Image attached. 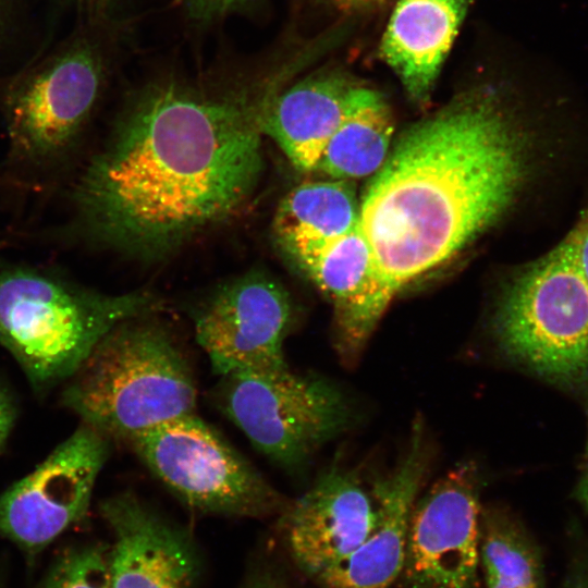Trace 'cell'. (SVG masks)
I'll list each match as a JSON object with an SVG mask.
<instances>
[{
    "mask_svg": "<svg viewBox=\"0 0 588 588\" xmlns=\"http://www.w3.org/2000/svg\"><path fill=\"white\" fill-rule=\"evenodd\" d=\"M128 444L192 510L265 517L281 514L287 504L243 455L195 414L148 430Z\"/></svg>",
    "mask_w": 588,
    "mask_h": 588,
    "instance_id": "8992f818",
    "label": "cell"
},
{
    "mask_svg": "<svg viewBox=\"0 0 588 588\" xmlns=\"http://www.w3.org/2000/svg\"><path fill=\"white\" fill-rule=\"evenodd\" d=\"M393 131L392 112L383 95L362 86L315 171L347 181L376 173L390 152Z\"/></svg>",
    "mask_w": 588,
    "mask_h": 588,
    "instance_id": "d6986e66",
    "label": "cell"
},
{
    "mask_svg": "<svg viewBox=\"0 0 588 588\" xmlns=\"http://www.w3.org/2000/svg\"><path fill=\"white\" fill-rule=\"evenodd\" d=\"M160 306L146 291L107 295L11 268L0 271V345L44 391L70 379L115 326Z\"/></svg>",
    "mask_w": 588,
    "mask_h": 588,
    "instance_id": "277c9868",
    "label": "cell"
},
{
    "mask_svg": "<svg viewBox=\"0 0 588 588\" xmlns=\"http://www.w3.org/2000/svg\"><path fill=\"white\" fill-rule=\"evenodd\" d=\"M0 588H8V585L5 583V577L1 568H0Z\"/></svg>",
    "mask_w": 588,
    "mask_h": 588,
    "instance_id": "f546056e",
    "label": "cell"
},
{
    "mask_svg": "<svg viewBox=\"0 0 588 588\" xmlns=\"http://www.w3.org/2000/svg\"><path fill=\"white\" fill-rule=\"evenodd\" d=\"M293 309L285 289L250 272L218 289L194 318L195 338L222 377L287 366L283 343Z\"/></svg>",
    "mask_w": 588,
    "mask_h": 588,
    "instance_id": "9c48e42d",
    "label": "cell"
},
{
    "mask_svg": "<svg viewBox=\"0 0 588 588\" xmlns=\"http://www.w3.org/2000/svg\"><path fill=\"white\" fill-rule=\"evenodd\" d=\"M102 75L99 53L83 44L32 77L8 105V132L13 150L34 161L63 154L89 115Z\"/></svg>",
    "mask_w": 588,
    "mask_h": 588,
    "instance_id": "8fae6325",
    "label": "cell"
},
{
    "mask_svg": "<svg viewBox=\"0 0 588 588\" xmlns=\"http://www.w3.org/2000/svg\"><path fill=\"white\" fill-rule=\"evenodd\" d=\"M142 317L111 329L70 378L62 403L84 424L127 443L193 415L197 389L172 334Z\"/></svg>",
    "mask_w": 588,
    "mask_h": 588,
    "instance_id": "3957f363",
    "label": "cell"
},
{
    "mask_svg": "<svg viewBox=\"0 0 588 588\" xmlns=\"http://www.w3.org/2000/svg\"><path fill=\"white\" fill-rule=\"evenodd\" d=\"M244 588H286L279 576L271 572H260L248 580Z\"/></svg>",
    "mask_w": 588,
    "mask_h": 588,
    "instance_id": "484cf974",
    "label": "cell"
},
{
    "mask_svg": "<svg viewBox=\"0 0 588 588\" xmlns=\"http://www.w3.org/2000/svg\"><path fill=\"white\" fill-rule=\"evenodd\" d=\"M419 421L395 470L375 488L376 522L364 542L317 581L324 588H389L402 574L409 517L427 469Z\"/></svg>",
    "mask_w": 588,
    "mask_h": 588,
    "instance_id": "5bb4252c",
    "label": "cell"
},
{
    "mask_svg": "<svg viewBox=\"0 0 588 588\" xmlns=\"http://www.w3.org/2000/svg\"><path fill=\"white\" fill-rule=\"evenodd\" d=\"M362 87L339 70H322L282 88L268 105L262 133L299 171H315Z\"/></svg>",
    "mask_w": 588,
    "mask_h": 588,
    "instance_id": "9a60e30c",
    "label": "cell"
},
{
    "mask_svg": "<svg viewBox=\"0 0 588 588\" xmlns=\"http://www.w3.org/2000/svg\"><path fill=\"white\" fill-rule=\"evenodd\" d=\"M576 495L585 509L588 511V470L586 471L584 478L581 479Z\"/></svg>",
    "mask_w": 588,
    "mask_h": 588,
    "instance_id": "83f0119b",
    "label": "cell"
},
{
    "mask_svg": "<svg viewBox=\"0 0 588 588\" xmlns=\"http://www.w3.org/2000/svg\"><path fill=\"white\" fill-rule=\"evenodd\" d=\"M467 7L468 0L397 1L380 54L415 103L429 100Z\"/></svg>",
    "mask_w": 588,
    "mask_h": 588,
    "instance_id": "e0dca14e",
    "label": "cell"
},
{
    "mask_svg": "<svg viewBox=\"0 0 588 588\" xmlns=\"http://www.w3.org/2000/svg\"><path fill=\"white\" fill-rule=\"evenodd\" d=\"M563 588H588V552H576L568 558Z\"/></svg>",
    "mask_w": 588,
    "mask_h": 588,
    "instance_id": "d4e9b609",
    "label": "cell"
},
{
    "mask_svg": "<svg viewBox=\"0 0 588 588\" xmlns=\"http://www.w3.org/2000/svg\"><path fill=\"white\" fill-rule=\"evenodd\" d=\"M100 512L113 532L111 588H192L197 556L182 529L131 492L105 500Z\"/></svg>",
    "mask_w": 588,
    "mask_h": 588,
    "instance_id": "4fadbf2b",
    "label": "cell"
},
{
    "mask_svg": "<svg viewBox=\"0 0 588 588\" xmlns=\"http://www.w3.org/2000/svg\"><path fill=\"white\" fill-rule=\"evenodd\" d=\"M188 9L198 17H220L242 9L253 0H184Z\"/></svg>",
    "mask_w": 588,
    "mask_h": 588,
    "instance_id": "603a6c76",
    "label": "cell"
},
{
    "mask_svg": "<svg viewBox=\"0 0 588 588\" xmlns=\"http://www.w3.org/2000/svg\"><path fill=\"white\" fill-rule=\"evenodd\" d=\"M479 563L487 588H542L540 550L523 524L503 510L481 511Z\"/></svg>",
    "mask_w": 588,
    "mask_h": 588,
    "instance_id": "ffe728a7",
    "label": "cell"
},
{
    "mask_svg": "<svg viewBox=\"0 0 588 588\" xmlns=\"http://www.w3.org/2000/svg\"><path fill=\"white\" fill-rule=\"evenodd\" d=\"M587 455H588V443H587Z\"/></svg>",
    "mask_w": 588,
    "mask_h": 588,
    "instance_id": "4dcf8cb0",
    "label": "cell"
},
{
    "mask_svg": "<svg viewBox=\"0 0 588 588\" xmlns=\"http://www.w3.org/2000/svg\"><path fill=\"white\" fill-rule=\"evenodd\" d=\"M41 588H111L108 550L97 544L65 550L50 567Z\"/></svg>",
    "mask_w": 588,
    "mask_h": 588,
    "instance_id": "44dd1931",
    "label": "cell"
},
{
    "mask_svg": "<svg viewBox=\"0 0 588 588\" xmlns=\"http://www.w3.org/2000/svg\"><path fill=\"white\" fill-rule=\"evenodd\" d=\"M81 2L87 5H103L111 2L112 0H79Z\"/></svg>",
    "mask_w": 588,
    "mask_h": 588,
    "instance_id": "f1b7e54d",
    "label": "cell"
},
{
    "mask_svg": "<svg viewBox=\"0 0 588 588\" xmlns=\"http://www.w3.org/2000/svg\"><path fill=\"white\" fill-rule=\"evenodd\" d=\"M527 157L524 133L491 86L457 96L402 135L359 203L358 226L391 298L505 213Z\"/></svg>",
    "mask_w": 588,
    "mask_h": 588,
    "instance_id": "7a4b0ae2",
    "label": "cell"
},
{
    "mask_svg": "<svg viewBox=\"0 0 588 588\" xmlns=\"http://www.w3.org/2000/svg\"><path fill=\"white\" fill-rule=\"evenodd\" d=\"M298 70L287 60L228 88H146L76 191L90 232L156 259L234 215L261 176L264 113Z\"/></svg>",
    "mask_w": 588,
    "mask_h": 588,
    "instance_id": "6da1fadb",
    "label": "cell"
},
{
    "mask_svg": "<svg viewBox=\"0 0 588 588\" xmlns=\"http://www.w3.org/2000/svg\"><path fill=\"white\" fill-rule=\"evenodd\" d=\"M481 506L471 463L449 471L415 502L402 574L409 588H477Z\"/></svg>",
    "mask_w": 588,
    "mask_h": 588,
    "instance_id": "30bf717a",
    "label": "cell"
},
{
    "mask_svg": "<svg viewBox=\"0 0 588 588\" xmlns=\"http://www.w3.org/2000/svg\"><path fill=\"white\" fill-rule=\"evenodd\" d=\"M295 261L334 303L342 350L356 353L392 299L359 226Z\"/></svg>",
    "mask_w": 588,
    "mask_h": 588,
    "instance_id": "2e32d148",
    "label": "cell"
},
{
    "mask_svg": "<svg viewBox=\"0 0 588 588\" xmlns=\"http://www.w3.org/2000/svg\"><path fill=\"white\" fill-rule=\"evenodd\" d=\"M359 201L347 180L305 182L281 200L273 219L280 247L295 261L358 225Z\"/></svg>",
    "mask_w": 588,
    "mask_h": 588,
    "instance_id": "ac0fdd59",
    "label": "cell"
},
{
    "mask_svg": "<svg viewBox=\"0 0 588 588\" xmlns=\"http://www.w3.org/2000/svg\"><path fill=\"white\" fill-rule=\"evenodd\" d=\"M502 351L540 377L575 383L588 372V283L565 240L525 268L498 307Z\"/></svg>",
    "mask_w": 588,
    "mask_h": 588,
    "instance_id": "5b68a950",
    "label": "cell"
},
{
    "mask_svg": "<svg viewBox=\"0 0 588 588\" xmlns=\"http://www.w3.org/2000/svg\"><path fill=\"white\" fill-rule=\"evenodd\" d=\"M219 403L259 452L285 468L304 463L347 418L344 400L331 383L289 366L223 377Z\"/></svg>",
    "mask_w": 588,
    "mask_h": 588,
    "instance_id": "52a82bcc",
    "label": "cell"
},
{
    "mask_svg": "<svg viewBox=\"0 0 588 588\" xmlns=\"http://www.w3.org/2000/svg\"><path fill=\"white\" fill-rule=\"evenodd\" d=\"M341 8L346 10H368L384 4L388 0H334Z\"/></svg>",
    "mask_w": 588,
    "mask_h": 588,
    "instance_id": "4316f807",
    "label": "cell"
},
{
    "mask_svg": "<svg viewBox=\"0 0 588 588\" xmlns=\"http://www.w3.org/2000/svg\"><path fill=\"white\" fill-rule=\"evenodd\" d=\"M16 414L17 407L13 394L0 383V452L13 429Z\"/></svg>",
    "mask_w": 588,
    "mask_h": 588,
    "instance_id": "cb8c5ba5",
    "label": "cell"
},
{
    "mask_svg": "<svg viewBox=\"0 0 588 588\" xmlns=\"http://www.w3.org/2000/svg\"><path fill=\"white\" fill-rule=\"evenodd\" d=\"M109 438L82 424L30 474L0 495V537L34 558L86 515Z\"/></svg>",
    "mask_w": 588,
    "mask_h": 588,
    "instance_id": "ba28073f",
    "label": "cell"
},
{
    "mask_svg": "<svg viewBox=\"0 0 588 588\" xmlns=\"http://www.w3.org/2000/svg\"><path fill=\"white\" fill-rule=\"evenodd\" d=\"M375 522V502L359 480L333 467L286 504L280 530L296 566L317 580L364 542Z\"/></svg>",
    "mask_w": 588,
    "mask_h": 588,
    "instance_id": "7c38bea8",
    "label": "cell"
},
{
    "mask_svg": "<svg viewBox=\"0 0 588 588\" xmlns=\"http://www.w3.org/2000/svg\"><path fill=\"white\" fill-rule=\"evenodd\" d=\"M564 240L571 249L577 269L588 283V208Z\"/></svg>",
    "mask_w": 588,
    "mask_h": 588,
    "instance_id": "7402d4cb",
    "label": "cell"
}]
</instances>
